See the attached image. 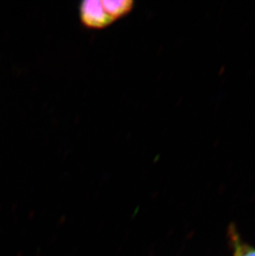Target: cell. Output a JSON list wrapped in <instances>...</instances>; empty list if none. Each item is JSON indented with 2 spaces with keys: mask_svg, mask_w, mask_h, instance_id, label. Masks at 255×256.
Segmentation results:
<instances>
[{
  "mask_svg": "<svg viewBox=\"0 0 255 256\" xmlns=\"http://www.w3.org/2000/svg\"><path fill=\"white\" fill-rule=\"evenodd\" d=\"M80 20L84 27L90 29H103L116 22L108 14L102 0H86L80 4Z\"/></svg>",
  "mask_w": 255,
  "mask_h": 256,
  "instance_id": "obj_1",
  "label": "cell"
},
{
  "mask_svg": "<svg viewBox=\"0 0 255 256\" xmlns=\"http://www.w3.org/2000/svg\"><path fill=\"white\" fill-rule=\"evenodd\" d=\"M236 256H255V250L238 249Z\"/></svg>",
  "mask_w": 255,
  "mask_h": 256,
  "instance_id": "obj_3",
  "label": "cell"
},
{
  "mask_svg": "<svg viewBox=\"0 0 255 256\" xmlns=\"http://www.w3.org/2000/svg\"><path fill=\"white\" fill-rule=\"evenodd\" d=\"M102 2L114 21L126 17L134 7V2L132 0H102Z\"/></svg>",
  "mask_w": 255,
  "mask_h": 256,
  "instance_id": "obj_2",
  "label": "cell"
}]
</instances>
